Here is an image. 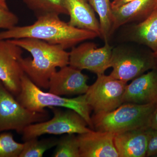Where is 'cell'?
<instances>
[{"instance_id": "cell-1", "label": "cell", "mask_w": 157, "mask_h": 157, "mask_svg": "<svg viewBox=\"0 0 157 157\" xmlns=\"http://www.w3.org/2000/svg\"><path fill=\"white\" fill-rule=\"evenodd\" d=\"M59 16L53 14L43 15L37 17V20L30 25H16L2 31L0 32V40L32 38L66 49L98 37L94 32L71 26Z\"/></svg>"}, {"instance_id": "cell-2", "label": "cell", "mask_w": 157, "mask_h": 157, "mask_svg": "<svg viewBox=\"0 0 157 157\" xmlns=\"http://www.w3.org/2000/svg\"><path fill=\"white\" fill-rule=\"evenodd\" d=\"M9 40L31 54L32 58L22 57L20 63L25 74L40 88L48 89L57 68L69 65L70 53L59 45L32 38Z\"/></svg>"}, {"instance_id": "cell-3", "label": "cell", "mask_w": 157, "mask_h": 157, "mask_svg": "<svg viewBox=\"0 0 157 157\" xmlns=\"http://www.w3.org/2000/svg\"><path fill=\"white\" fill-rule=\"evenodd\" d=\"M16 98L23 107L31 111L43 112L46 110L45 108L52 107L73 109L82 117L90 128L94 130L90 115L92 110L85 94L74 98H67L49 91L45 92L25 74L21 79L20 92Z\"/></svg>"}, {"instance_id": "cell-4", "label": "cell", "mask_w": 157, "mask_h": 157, "mask_svg": "<svg viewBox=\"0 0 157 157\" xmlns=\"http://www.w3.org/2000/svg\"><path fill=\"white\" fill-rule=\"evenodd\" d=\"M157 104L124 103L110 112L94 114L91 117L94 130L115 134L150 128L152 115Z\"/></svg>"}, {"instance_id": "cell-5", "label": "cell", "mask_w": 157, "mask_h": 157, "mask_svg": "<svg viewBox=\"0 0 157 157\" xmlns=\"http://www.w3.org/2000/svg\"><path fill=\"white\" fill-rule=\"evenodd\" d=\"M53 113L52 118L30 125L24 130L22 140L25 141L45 135L81 134L91 131L81 115L73 109L60 107L49 108Z\"/></svg>"}, {"instance_id": "cell-6", "label": "cell", "mask_w": 157, "mask_h": 157, "mask_svg": "<svg viewBox=\"0 0 157 157\" xmlns=\"http://www.w3.org/2000/svg\"><path fill=\"white\" fill-rule=\"evenodd\" d=\"M49 117L46 110L36 112L23 107L0 81V133L13 130L21 135L26 127Z\"/></svg>"}, {"instance_id": "cell-7", "label": "cell", "mask_w": 157, "mask_h": 157, "mask_svg": "<svg viewBox=\"0 0 157 157\" xmlns=\"http://www.w3.org/2000/svg\"><path fill=\"white\" fill-rule=\"evenodd\" d=\"M127 82L105 74L98 76L85 94L87 103L94 114L110 112L123 104Z\"/></svg>"}, {"instance_id": "cell-8", "label": "cell", "mask_w": 157, "mask_h": 157, "mask_svg": "<svg viewBox=\"0 0 157 157\" xmlns=\"http://www.w3.org/2000/svg\"><path fill=\"white\" fill-rule=\"evenodd\" d=\"M113 70L110 76L128 82L156 68L153 52L132 51L122 48L113 49Z\"/></svg>"}, {"instance_id": "cell-9", "label": "cell", "mask_w": 157, "mask_h": 157, "mask_svg": "<svg viewBox=\"0 0 157 157\" xmlns=\"http://www.w3.org/2000/svg\"><path fill=\"white\" fill-rule=\"evenodd\" d=\"M101 48H97L95 43L82 42L72 48L69 56V65L82 70H86L97 74L103 75L111 67L113 48L108 42Z\"/></svg>"}, {"instance_id": "cell-10", "label": "cell", "mask_w": 157, "mask_h": 157, "mask_svg": "<svg viewBox=\"0 0 157 157\" xmlns=\"http://www.w3.org/2000/svg\"><path fill=\"white\" fill-rule=\"evenodd\" d=\"M23 49L9 40H0V81L16 97L25 74L20 63Z\"/></svg>"}, {"instance_id": "cell-11", "label": "cell", "mask_w": 157, "mask_h": 157, "mask_svg": "<svg viewBox=\"0 0 157 157\" xmlns=\"http://www.w3.org/2000/svg\"><path fill=\"white\" fill-rule=\"evenodd\" d=\"M88 79L81 70L69 65L60 68L52 76L48 89L49 92L61 97L84 94L89 87Z\"/></svg>"}, {"instance_id": "cell-12", "label": "cell", "mask_w": 157, "mask_h": 157, "mask_svg": "<svg viewBox=\"0 0 157 157\" xmlns=\"http://www.w3.org/2000/svg\"><path fill=\"white\" fill-rule=\"evenodd\" d=\"M114 136L110 132L95 130L78 134L80 157H119Z\"/></svg>"}, {"instance_id": "cell-13", "label": "cell", "mask_w": 157, "mask_h": 157, "mask_svg": "<svg viewBox=\"0 0 157 157\" xmlns=\"http://www.w3.org/2000/svg\"><path fill=\"white\" fill-rule=\"evenodd\" d=\"M124 103L147 104L157 103V69L154 68L127 85Z\"/></svg>"}, {"instance_id": "cell-14", "label": "cell", "mask_w": 157, "mask_h": 157, "mask_svg": "<svg viewBox=\"0 0 157 157\" xmlns=\"http://www.w3.org/2000/svg\"><path fill=\"white\" fill-rule=\"evenodd\" d=\"M151 130L150 128L114 134V143L119 157H146Z\"/></svg>"}, {"instance_id": "cell-15", "label": "cell", "mask_w": 157, "mask_h": 157, "mask_svg": "<svg viewBox=\"0 0 157 157\" xmlns=\"http://www.w3.org/2000/svg\"><path fill=\"white\" fill-rule=\"evenodd\" d=\"M157 0H135L112 9V34L121 26L132 21H140L156 9Z\"/></svg>"}, {"instance_id": "cell-16", "label": "cell", "mask_w": 157, "mask_h": 157, "mask_svg": "<svg viewBox=\"0 0 157 157\" xmlns=\"http://www.w3.org/2000/svg\"><path fill=\"white\" fill-rule=\"evenodd\" d=\"M70 16L69 25L77 28L91 31L101 37L100 22L94 9L85 0H64Z\"/></svg>"}, {"instance_id": "cell-17", "label": "cell", "mask_w": 157, "mask_h": 157, "mask_svg": "<svg viewBox=\"0 0 157 157\" xmlns=\"http://www.w3.org/2000/svg\"><path fill=\"white\" fill-rule=\"evenodd\" d=\"M131 41L157 51V8L141 22L133 26L129 32Z\"/></svg>"}, {"instance_id": "cell-18", "label": "cell", "mask_w": 157, "mask_h": 157, "mask_svg": "<svg viewBox=\"0 0 157 157\" xmlns=\"http://www.w3.org/2000/svg\"><path fill=\"white\" fill-rule=\"evenodd\" d=\"M100 18L101 37L108 42L112 34V9L109 0H87Z\"/></svg>"}, {"instance_id": "cell-19", "label": "cell", "mask_w": 157, "mask_h": 157, "mask_svg": "<svg viewBox=\"0 0 157 157\" xmlns=\"http://www.w3.org/2000/svg\"><path fill=\"white\" fill-rule=\"evenodd\" d=\"M36 17L47 14L68 15L64 0H22Z\"/></svg>"}, {"instance_id": "cell-20", "label": "cell", "mask_w": 157, "mask_h": 157, "mask_svg": "<svg viewBox=\"0 0 157 157\" xmlns=\"http://www.w3.org/2000/svg\"><path fill=\"white\" fill-rule=\"evenodd\" d=\"M58 139L50 137L39 140L36 137L26 140L19 157H42L47 151L56 146Z\"/></svg>"}, {"instance_id": "cell-21", "label": "cell", "mask_w": 157, "mask_h": 157, "mask_svg": "<svg viewBox=\"0 0 157 157\" xmlns=\"http://www.w3.org/2000/svg\"><path fill=\"white\" fill-rule=\"evenodd\" d=\"M52 156L80 157L79 144L75 134H66L58 139Z\"/></svg>"}, {"instance_id": "cell-22", "label": "cell", "mask_w": 157, "mask_h": 157, "mask_svg": "<svg viewBox=\"0 0 157 157\" xmlns=\"http://www.w3.org/2000/svg\"><path fill=\"white\" fill-rule=\"evenodd\" d=\"M23 148V143L17 142L11 133H0V157H19Z\"/></svg>"}, {"instance_id": "cell-23", "label": "cell", "mask_w": 157, "mask_h": 157, "mask_svg": "<svg viewBox=\"0 0 157 157\" xmlns=\"http://www.w3.org/2000/svg\"><path fill=\"white\" fill-rule=\"evenodd\" d=\"M18 21L16 14L0 6V29H9L17 25Z\"/></svg>"}, {"instance_id": "cell-24", "label": "cell", "mask_w": 157, "mask_h": 157, "mask_svg": "<svg viewBox=\"0 0 157 157\" xmlns=\"http://www.w3.org/2000/svg\"><path fill=\"white\" fill-rule=\"evenodd\" d=\"M157 156V129L151 130L149 138L146 157H156Z\"/></svg>"}, {"instance_id": "cell-25", "label": "cell", "mask_w": 157, "mask_h": 157, "mask_svg": "<svg viewBox=\"0 0 157 157\" xmlns=\"http://www.w3.org/2000/svg\"><path fill=\"white\" fill-rule=\"evenodd\" d=\"M135 0H113L111 3L112 9H116Z\"/></svg>"}, {"instance_id": "cell-26", "label": "cell", "mask_w": 157, "mask_h": 157, "mask_svg": "<svg viewBox=\"0 0 157 157\" xmlns=\"http://www.w3.org/2000/svg\"><path fill=\"white\" fill-rule=\"evenodd\" d=\"M150 128L154 130L157 129V104L151 120Z\"/></svg>"}, {"instance_id": "cell-27", "label": "cell", "mask_w": 157, "mask_h": 157, "mask_svg": "<svg viewBox=\"0 0 157 157\" xmlns=\"http://www.w3.org/2000/svg\"><path fill=\"white\" fill-rule=\"evenodd\" d=\"M0 6L5 9H9L6 0H0Z\"/></svg>"}, {"instance_id": "cell-28", "label": "cell", "mask_w": 157, "mask_h": 157, "mask_svg": "<svg viewBox=\"0 0 157 157\" xmlns=\"http://www.w3.org/2000/svg\"><path fill=\"white\" fill-rule=\"evenodd\" d=\"M154 55L155 60L156 63V68L157 69V51L156 52H153Z\"/></svg>"}, {"instance_id": "cell-29", "label": "cell", "mask_w": 157, "mask_h": 157, "mask_svg": "<svg viewBox=\"0 0 157 157\" xmlns=\"http://www.w3.org/2000/svg\"><path fill=\"white\" fill-rule=\"evenodd\" d=\"M157 8V6H156V9Z\"/></svg>"}, {"instance_id": "cell-30", "label": "cell", "mask_w": 157, "mask_h": 157, "mask_svg": "<svg viewBox=\"0 0 157 157\" xmlns=\"http://www.w3.org/2000/svg\"><path fill=\"white\" fill-rule=\"evenodd\" d=\"M86 1V2H87V0H85Z\"/></svg>"}, {"instance_id": "cell-31", "label": "cell", "mask_w": 157, "mask_h": 157, "mask_svg": "<svg viewBox=\"0 0 157 157\" xmlns=\"http://www.w3.org/2000/svg\"><path fill=\"white\" fill-rule=\"evenodd\" d=\"M156 157H157V156Z\"/></svg>"}]
</instances>
